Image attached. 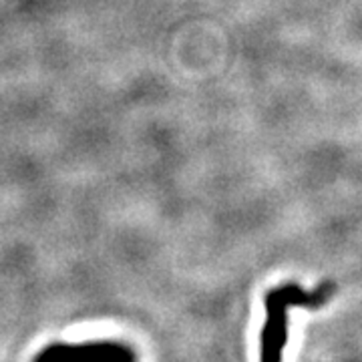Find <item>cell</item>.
Segmentation results:
<instances>
[{
  "instance_id": "obj_2",
  "label": "cell",
  "mask_w": 362,
  "mask_h": 362,
  "mask_svg": "<svg viewBox=\"0 0 362 362\" xmlns=\"http://www.w3.org/2000/svg\"><path fill=\"white\" fill-rule=\"evenodd\" d=\"M33 362H137L135 350L113 340L63 344L54 342L40 350Z\"/></svg>"
},
{
  "instance_id": "obj_1",
  "label": "cell",
  "mask_w": 362,
  "mask_h": 362,
  "mask_svg": "<svg viewBox=\"0 0 362 362\" xmlns=\"http://www.w3.org/2000/svg\"><path fill=\"white\" fill-rule=\"evenodd\" d=\"M334 284H320L304 290L298 284L278 286L266 296V322L259 340V362H282L288 340V312L290 308H322L334 294Z\"/></svg>"
}]
</instances>
